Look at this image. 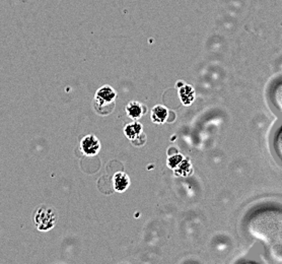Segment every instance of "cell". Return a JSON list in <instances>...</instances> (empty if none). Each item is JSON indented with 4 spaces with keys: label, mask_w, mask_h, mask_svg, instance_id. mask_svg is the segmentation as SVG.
Listing matches in <instances>:
<instances>
[{
    "label": "cell",
    "mask_w": 282,
    "mask_h": 264,
    "mask_svg": "<svg viewBox=\"0 0 282 264\" xmlns=\"http://www.w3.org/2000/svg\"><path fill=\"white\" fill-rule=\"evenodd\" d=\"M116 91L109 86L101 88L95 97V108L101 115H109L115 108Z\"/></svg>",
    "instance_id": "obj_1"
},
{
    "label": "cell",
    "mask_w": 282,
    "mask_h": 264,
    "mask_svg": "<svg viewBox=\"0 0 282 264\" xmlns=\"http://www.w3.org/2000/svg\"><path fill=\"white\" fill-rule=\"evenodd\" d=\"M34 220L37 229L40 232H48L56 225L57 214L52 207L40 206L35 212Z\"/></svg>",
    "instance_id": "obj_2"
},
{
    "label": "cell",
    "mask_w": 282,
    "mask_h": 264,
    "mask_svg": "<svg viewBox=\"0 0 282 264\" xmlns=\"http://www.w3.org/2000/svg\"><path fill=\"white\" fill-rule=\"evenodd\" d=\"M81 149L85 156H97L101 150L100 140L95 135H87L81 140Z\"/></svg>",
    "instance_id": "obj_3"
},
{
    "label": "cell",
    "mask_w": 282,
    "mask_h": 264,
    "mask_svg": "<svg viewBox=\"0 0 282 264\" xmlns=\"http://www.w3.org/2000/svg\"><path fill=\"white\" fill-rule=\"evenodd\" d=\"M126 112H127V115L131 119L137 120L141 118L142 115L145 113V108L138 102H131L126 107Z\"/></svg>",
    "instance_id": "obj_4"
},
{
    "label": "cell",
    "mask_w": 282,
    "mask_h": 264,
    "mask_svg": "<svg viewBox=\"0 0 282 264\" xmlns=\"http://www.w3.org/2000/svg\"><path fill=\"white\" fill-rule=\"evenodd\" d=\"M124 132H125V135L131 139V140H137L141 134H142V125L138 122H134V123H131V124H128L125 129H124Z\"/></svg>",
    "instance_id": "obj_5"
},
{
    "label": "cell",
    "mask_w": 282,
    "mask_h": 264,
    "mask_svg": "<svg viewBox=\"0 0 282 264\" xmlns=\"http://www.w3.org/2000/svg\"><path fill=\"white\" fill-rule=\"evenodd\" d=\"M130 185V179L128 175L122 172H118L114 176V187L115 190L118 192L125 191Z\"/></svg>",
    "instance_id": "obj_6"
},
{
    "label": "cell",
    "mask_w": 282,
    "mask_h": 264,
    "mask_svg": "<svg viewBox=\"0 0 282 264\" xmlns=\"http://www.w3.org/2000/svg\"><path fill=\"white\" fill-rule=\"evenodd\" d=\"M180 98L184 105H191L195 99V91L191 86H184L180 89Z\"/></svg>",
    "instance_id": "obj_7"
},
{
    "label": "cell",
    "mask_w": 282,
    "mask_h": 264,
    "mask_svg": "<svg viewBox=\"0 0 282 264\" xmlns=\"http://www.w3.org/2000/svg\"><path fill=\"white\" fill-rule=\"evenodd\" d=\"M167 114H168V111L165 107L161 106V105L156 106L152 112V120L158 124L163 123L167 118Z\"/></svg>",
    "instance_id": "obj_8"
},
{
    "label": "cell",
    "mask_w": 282,
    "mask_h": 264,
    "mask_svg": "<svg viewBox=\"0 0 282 264\" xmlns=\"http://www.w3.org/2000/svg\"><path fill=\"white\" fill-rule=\"evenodd\" d=\"M183 161V157L181 155H177V156H174L172 157L170 160H168V165H170L171 168L173 169H176V167Z\"/></svg>",
    "instance_id": "obj_9"
}]
</instances>
